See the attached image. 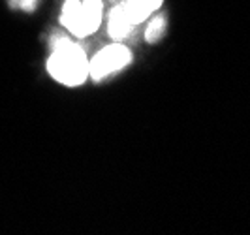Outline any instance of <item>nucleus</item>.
Masks as SVG:
<instances>
[{
	"label": "nucleus",
	"mask_w": 250,
	"mask_h": 235,
	"mask_svg": "<svg viewBox=\"0 0 250 235\" xmlns=\"http://www.w3.org/2000/svg\"><path fill=\"white\" fill-rule=\"evenodd\" d=\"M49 74L62 85L77 87L88 75V61L85 51L66 38L53 40V53L47 61Z\"/></svg>",
	"instance_id": "f257e3e1"
},
{
	"label": "nucleus",
	"mask_w": 250,
	"mask_h": 235,
	"mask_svg": "<svg viewBox=\"0 0 250 235\" xmlns=\"http://www.w3.org/2000/svg\"><path fill=\"white\" fill-rule=\"evenodd\" d=\"M79 4H81V0H66V2H64L62 13H61V23H62L64 26H68V23L72 21V17H74V13L77 12Z\"/></svg>",
	"instance_id": "0eeeda50"
},
{
	"label": "nucleus",
	"mask_w": 250,
	"mask_h": 235,
	"mask_svg": "<svg viewBox=\"0 0 250 235\" xmlns=\"http://www.w3.org/2000/svg\"><path fill=\"white\" fill-rule=\"evenodd\" d=\"M164 0H126L125 6H126V12L130 15V21L134 25H139L143 23L150 13L154 10H158L162 6Z\"/></svg>",
	"instance_id": "39448f33"
},
{
	"label": "nucleus",
	"mask_w": 250,
	"mask_h": 235,
	"mask_svg": "<svg viewBox=\"0 0 250 235\" xmlns=\"http://www.w3.org/2000/svg\"><path fill=\"white\" fill-rule=\"evenodd\" d=\"M130 61H132L130 51L121 43H113L109 47H104L92 61L88 62V74L92 75V79L100 81L105 75L125 68Z\"/></svg>",
	"instance_id": "f03ea898"
},
{
	"label": "nucleus",
	"mask_w": 250,
	"mask_h": 235,
	"mask_svg": "<svg viewBox=\"0 0 250 235\" xmlns=\"http://www.w3.org/2000/svg\"><path fill=\"white\" fill-rule=\"evenodd\" d=\"M164 30H166V17H156V19H152L149 23V26H147L145 40H147L149 43H154V42H158V40L164 36Z\"/></svg>",
	"instance_id": "423d86ee"
},
{
	"label": "nucleus",
	"mask_w": 250,
	"mask_h": 235,
	"mask_svg": "<svg viewBox=\"0 0 250 235\" xmlns=\"http://www.w3.org/2000/svg\"><path fill=\"white\" fill-rule=\"evenodd\" d=\"M134 28V23L130 21V15L126 12L125 2L115 6L109 13V25H107V30H109V36L113 40H123L126 38Z\"/></svg>",
	"instance_id": "20e7f679"
},
{
	"label": "nucleus",
	"mask_w": 250,
	"mask_h": 235,
	"mask_svg": "<svg viewBox=\"0 0 250 235\" xmlns=\"http://www.w3.org/2000/svg\"><path fill=\"white\" fill-rule=\"evenodd\" d=\"M102 21V2L100 0H81L77 12L72 21L68 23V30L75 36H88L92 34Z\"/></svg>",
	"instance_id": "7ed1b4c3"
},
{
	"label": "nucleus",
	"mask_w": 250,
	"mask_h": 235,
	"mask_svg": "<svg viewBox=\"0 0 250 235\" xmlns=\"http://www.w3.org/2000/svg\"><path fill=\"white\" fill-rule=\"evenodd\" d=\"M21 2V8L26 10V12H32L34 10V4H36V0H19Z\"/></svg>",
	"instance_id": "6e6552de"
}]
</instances>
